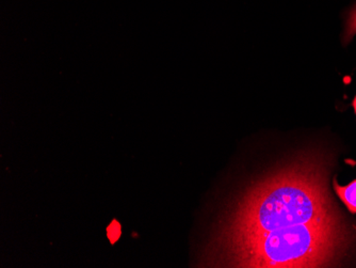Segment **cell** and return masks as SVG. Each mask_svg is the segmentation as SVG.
Wrapping results in <instances>:
<instances>
[{"mask_svg":"<svg viewBox=\"0 0 356 268\" xmlns=\"http://www.w3.org/2000/svg\"><path fill=\"white\" fill-rule=\"evenodd\" d=\"M352 107H353V109H354V113H355V116H356V95L355 97H354V99H353V101H352Z\"/></svg>","mask_w":356,"mask_h":268,"instance_id":"cell-5","label":"cell"},{"mask_svg":"<svg viewBox=\"0 0 356 268\" xmlns=\"http://www.w3.org/2000/svg\"><path fill=\"white\" fill-rule=\"evenodd\" d=\"M345 22V30L341 41L343 45H348L353 40L354 36H356V3L347 12Z\"/></svg>","mask_w":356,"mask_h":268,"instance_id":"cell-4","label":"cell"},{"mask_svg":"<svg viewBox=\"0 0 356 268\" xmlns=\"http://www.w3.org/2000/svg\"><path fill=\"white\" fill-rule=\"evenodd\" d=\"M305 226L349 227L330 193L327 164L314 156L301 157L248 188L224 215L209 257L259 234Z\"/></svg>","mask_w":356,"mask_h":268,"instance_id":"cell-1","label":"cell"},{"mask_svg":"<svg viewBox=\"0 0 356 268\" xmlns=\"http://www.w3.org/2000/svg\"><path fill=\"white\" fill-rule=\"evenodd\" d=\"M333 186L335 193L349 210L350 213L356 214V180L346 186L339 185L337 181L334 180Z\"/></svg>","mask_w":356,"mask_h":268,"instance_id":"cell-3","label":"cell"},{"mask_svg":"<svg viewBox=\"0 0 356 268\" xmlns=\"http://www.w3.org/2000/svg\"><path fill=\"white\" fill-rule=\"evenodd\" d=\"M353 242L349 227L305 226L259 234L217 255L211 265L229 267L302 268L337 265ZM209 258V259H211Z\"/></svg>","mask_w":356,"mask_h":268,"instance_id":"cell-2","label":"cell"}]
</instances>
